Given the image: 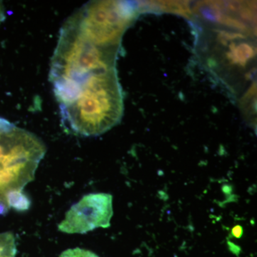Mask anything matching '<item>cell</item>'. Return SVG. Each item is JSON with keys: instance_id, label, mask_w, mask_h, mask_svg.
<instances>
[{"instance_id": "obj_1", "label": "cell", "mask_w": 257, "mask_h": 257, "mask_svg": "<svg viewBox=\"0 0 257 257\" xmlns=\"http://www.w3.org/2000/svg\"><path fill=\"white\" fill-rule=\"evenodd\" d=\"M121 40L84 6L64 23L50 72L64 126L84 122L122 92L116 69Z\"/></svg>"}, {"instance_id": "obj_2", "label": "cell", "mask_w": 257, "mask_h": 257, "mask_svg": "<svg viewBox=\"0 0 257 257\" xmlns=\"http://www.w3.org/2000/svg\"><path fill=\"white\" fill-rule=\"evenodd\" d=\"M46 151L37 135L0 117V199L10 209L30 207L23 189L35 178Z\"/></svg>"}, {"instance_id": "obj_3", "label": "cell", "mask_w": 257, "mask_h": 257, "mask_svg": "<svg viewBox=\"0 0 257 257\" xmlns=\"http://www.w3.org/2000/svg\"><path fill=\"white\" fill-rule=\"evenodd\" d=\"M112 196L106 193L89 194L71 207L58 229L67 234H85L97 228L110 226Z\"/></svg>"}, {"instance_id": "obj_4", "label": "cell", "mask_w": 257, "mask_h": 257, "mask_svg": "<svg viewBox=\"0 0 257 257\" xmlns=\"http://www.w3.org/2000/svg\"><path fill=\"white\" fill-rule=\"evenodd\" d=\"M16 241L12 232L0 233V257L16 256Z\"/></svg>"}, {"instance_id": "obj_5", "label": "cell", "mask_w": 257, "mask_h": 257, "mask_svg": "<svg viewBox=\"0 0 257 257\" xmlns=\"http://www.w3.org/2000/svg\"><path fill=\"white\" fill-rule=\"evenodd\" d=\"M60 257H99L96 253L80 248H71L62 252Z\"/></svg>"}, {"instance_id": "obj_6", "label": "cell", "mask_w": 257, "mask_h": 257, "mask_svg": "<svg viewBox=\"0 0 257 257\" xmlns=\"http://www.w3.org/2000/svg\"><path fill=\"white\" fill-rule=\"evenodd\" d=\"M241 231H242V229H241V226H236V227L233 229V234H234L236 237H240L241 234H242Z\"/></svg>"}, {"instance_id": "obj_7", "label": "cell", "mask_w": 257, "mask_h": 257, "mask_svg": "<svg viewBox=\"0 0 257 257\" xmlns=\"http://www.w3.org/2000/svg\"><path fill=\"white\" fill-rule=\"evenodd\" d=\"M5 19V10L3 3L0 2V22L3 21Z\"/></svg>"}]
</instances>
